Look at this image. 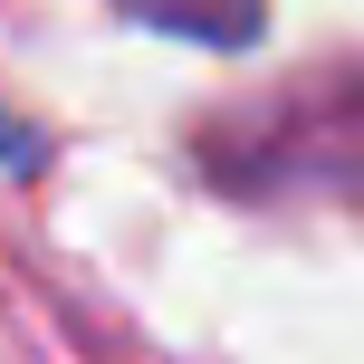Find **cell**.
<instances>
[{
	"mask_svg": "<svg viewBox=\"0 0 364 364\" xmlns=\"http://www.w3.org/2000/svg\"><path fill=\"white\" fill-rule=\"evenodd\" d=\"M220 192H364V77L355 87H297L269 115L211 144Z\"/></svg>",
	"mask_w": 364,
	"mask_h": 364,
	"instance_id": "6da1fadb",
	"label": "cell"
},
{
	"mask_svg": "<svg viewBox=\"0 0 364 364\" xmlns=\"http://www.w3.org/2000/svg\"><path fill=\"white\" fill-rule=\"evenodd\" d=\"M115 10L144 19V29L201 38V48H240V38H259V0H115Z\"/></svg>",
	"mask_w": 364,
	"mask_h": 364,
	"instance_id": "7a4b0ae2",
	"label": "cell"
},
{
	"mask_svg": "<svg viewBox=\"0 0 364 364\" xmlns=\"http://www.w3.org/2000/svg\"><path fill=\"white\" fill-rule=\"evenodd\" d=\"M0 154H10V164H38V144H29L19 125H0Z\"/></svg>",
	"mask_w": 364,
	"mask_h": 364,
	"instance_id": "3957f363",
	"label": "cell"
}]
</instances>
